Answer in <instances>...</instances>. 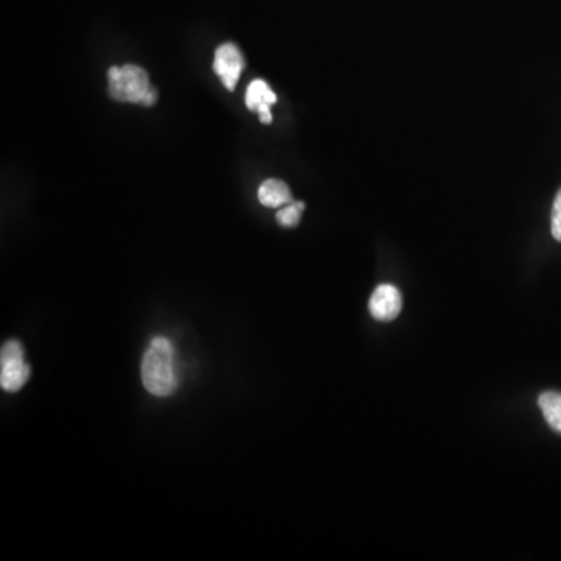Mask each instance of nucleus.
<instances>
[{
  "mask_svg": "<svg viewBox=\"0 0 561 561\" xmlns=\"http://www.w3.org/2000/svg\"><path fill=\"white\" fill-rule=\"evenodd\" d=\"M150 89L149 75L136 64L113 66L108 71V92L117 102L142 105Z\"/></svg>",
  "mask_w": 561,
  "mask_h": 561,
  "instance_id": "obj_2",
  "label": "nucleus"
},
{
  "mask_svg": "<svg viewBox=\"0 0 561 561\" xmlns=\"http://www.w3.org/2000/svg\"><path fill=\"white\" fill-rule=\"evenodd\" d=\"M303 202L289 203V205L283 206L279 209L278 214H276V219H278L279 225L287 226H297L300 223L301 212L304 211Z\"/></svg>",
  "mask_w": 561,
  "mask_h": 561,
  "instance_id": "obj_9",
  "label": "nucleus"
},
{
  "mask_svg": "<svg viewBox=\"0 0 561 561\" xmlns=\"http://www.w3.org/2000/svg\"><path fill=\"white\" fill-rule=\"evenodd\" d=\"M30 367L25 364L24 350L16 340L5 343L0 353V385L7 392H18L29 381Z\"/></svg>",
  "mask_w": 561,
  "mask_h": 561,
  "instance_id": "obj_3",
  "label": "nucleus"
},
{
  "mask_svg": "<svg viewBox=\"0 0 561 561\" xmlns=\"http://www.w3.org/2000/svg\"><path fill=\"white\" fill-rule=\"evenodd\" d=\"M276 100L278 97L264 80H255L248 86L245 103H247L248 110L256 111L259 114L262 124H272L270 106L275 105Z\"/></svg>",
  "mask_w": 561,
  "mask_h": 561,
  "instance_id": "obj_6",
  "label": "nucleus"
},
{
  "mask_svg": "<svg viewBox=\"0 0 561 561\" xmlns=\"http://www.w3.org/2000/svg\"><path fill=\"white\" fill-rule=\"evenodd\" d=\"M142 384L152 395L159 398L173 395L178 387L175 350L164 337L152 340L149 350L142 359Z\"/></svg>",
  "mask_w": 561,
  "mask_h": 561,
  "instance_id": "obj_1",
  "label": "nucleus"
},
{
  "mask_svg": "<svg viewBox=\"0 0 561 561\" xmlns=\"http://www.w3.org/2000/svg\"><path fill=\"white\" fill-rule=\"evenodd\" d=\"M259 202L267 208H283V206L292 203V195H290L289 187L284 181L270 180L264 181L259 187Z\"/></svg>",
  "mask_w": 561,
  "mask_h": 561,
  "instance_id": "obj_7",
  "label": "nucleus"
},
{
  "mask_svg": "<svg viewBox=\"0 0 561 561\" xmlns=\"http://www.w3.org/2000/svg\"><path fill=\"white\" fill-rule=\"evenodd\" d=\"M244 58L242 53L234 44H222L216 50V58H214V71L219 75L223 85L228 91H234L237 82H239L240 74L244 71Z\"/></svg>",
  "mask_w": 561,
  "mask_h": 561,
  "instance_id": "obj_4",
  "label": "nucleus"
},
{
  "mask_svg": "<svg viewBox=\"0 0 561 561\" xmlns=\"http://www.w3.org/2000/svg\"><path fill=\"white\" fill-rule=\"evenodd\" d=\"M538 406H540L547 424H549L555 432L561 434V393H543V395L538 398Z\"/></svg>",
  "mask_w": 561,
  "mask_h": 561,
  "instance_id": "obj_8",
  "label": "nucleus"
},
{
  "mask_svg": "<svg viewBox=\"0 0 561 561\" xmlns=\"http://www.w3.org/2000/svg\"><path fill=\"white\" fill-rule=\"evenodd\" d=\"M551 230L554 239L561 242V189L555 197L554 206H552Z\"/></svg>",
  "mask_w": 561,
  "mask_h": 561,
  "instance_id": "obj_10",
  "label": "nucleus"
},
{
  "mask_svg": "<svg viewBox=\"0 0 561 561\" xmlns=\"http://www.w3.org/2000/svg\"><path fill=\"white\" fill-rule=\"evenodd\" d=\"M368 307L379 322H392L403 309V297L392 284H381L371 295Z\"/></svg>",
  "mask_w": 561,
  "mask_h": 561,
  "instance_id": "obj_5",
  "label": "nucleus"
}]
</instances>
